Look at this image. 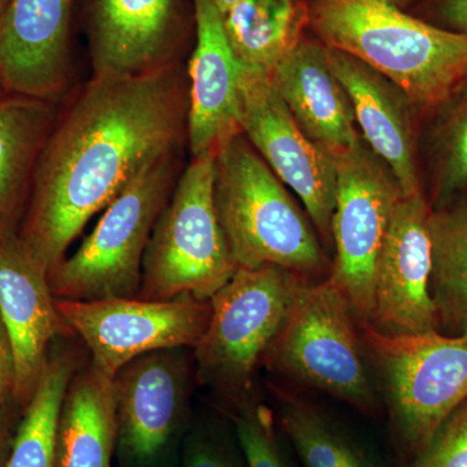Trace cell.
I'll use <instances>...</instances> for the list:
<instances>
[{
	"label": "cell",
	"instance_id": "d6a6232c",
	"mask_svg": "<svg viewBox=\"0 0 467 467\" xmlns=\"http://www.w3.org/2000/svg\"><path fill=\"white\" fill-rule=\"evenodd\" d=\"M212 2L216 5L218 11L221 12V15L225 14L227 9L232 8L234 5L241 2V0H212Z\"/></svg>",
	"mask_w": 467,
	"mask_h": 467
},
{
	"label": "cell",
	"instance_id": "7c38bea8",
	"mask_svg": "<svg viewBox=\"0 0 467 467\" xmlns=\"http://www.w3.org/2000/svg\"><path fill=\"white\" fill-rule=\"evenodd\" d=\"M241 130L276 177L299 196L330 238L337 199V159L304 133L266 70L241 63Z\"/></svg>",
	"mask_w": 467,
	"mask_h": 467
},
{
	"label": "cell",
	"instance_id": "484cf974",
	"mask_svg": "<svg viewBox=\"0 0 467 467\" xmlns=\"http://www.w3.org/2000/svg\"><path fill=\"white\" fill-rule=\"evenodd\" d=\"M432 113H441L431 133V196L435 208L467 190V81Z\"/></svg>",
	"mask_w": 467,
	"mask_h": 467
},
{
	"label": "cell",
	"instance_id": "7402d4cb",
	"mask_svg": "<svg viewBox=\"0 0 467 467\" xmlns=\"http://www.w3.org/2000/svg\"><path fill=\"white\" fill-rule=\"evenodd\" d=\"M75 337L54 343L41 379L12 438L5 467H57V436L61 408L70 380L85 364L70 344Z\"/></svg>",
	"mask_w": 467,
	"mask_h": 467
},
{
	"label": "cell",
	"instance_id": "7a4b0ae2",
	"mask_svg": "<svg viewBox=\"0 0 467 467\" xmlns=\"http://www.w3.org/2000/svg\"><path fill=\"white\" fill-rule=\"evenodd\" d=\"M308 21L324 45L367 64L420 112H434L467 81V34L389 0H312Z\"/></svg>",
	"mask_w": 467,
	"mask_h": 467
},
{
	"label": "cell",
	"instance_id": "cb8c5ba5",
	"mask_svg": "<svg viewBox=\"0 0 467 467\" xmlns=\"http://www.w3.org/2000/svg\"><path fill=\"white\" fill-rule=\"evenodd\" d=\"M223 21L238 60L270 73L301 41L308 7L303 0H241Z\"/></svg>",
	"mask_w": 467,
	"mask_h": 467
},
{
	"label": "cell",
	"instance_id": "83f0119b",
	"mask_svg": "<svg viewBox=\"0 0 467 467\" xmlns=\"http://www.w3.org/2000/svg\"><path fill=\"white\" fill-rule=\"evenodd\" d=\"M408 467H467V400L442 423L422 453Z\"/></svg>",
	"mask_w": 467,
	"mask_h": 467
},
{
	"label": "cell",
	"instance_id": "603a6c76",
	"mask_svg": "<svg viewBox=\"0 0 467 467\" xmlns=\"http://www.w3.org/2000/svg\"><path fill=\"white\" fill-rule=\"evenodd\" d=\"M430 234L439 333L467 335V190L431 208Z\"/></svg>",
	"mask_w": 467,
	"mask_h": 467
},
{
	"label": "cell",
	"instance_id": "8992f818",
	"mask_svg": "<svg viewBox=\"0 0 467 467\" xmlns=\"http://www.w3.org/2000/svg\"><path fill=\"white\" fill-rule=\"evenodd\" d=\"M178 150L159 159L104 209L75 254L48 272L55 299L137 297L150 233L178 180Z\"/></svg>",
	"mask_w": 467,
	"mask_h": 467
},
{
	"label": "cell",
	"instance_id": "9a60e30c",
	"mask_svg": "<svg viewBox=\"0 0 467 467\" xmlns=\"http://www.w3.org/2000/svg\"><path fill=\"white\" fill-rule=\"evenodd\" d=\"M73 0H11L0 21V78L7 94L57 101L70 70Z\"/></svg>",
	"mask_w": 467,
	"mask_h": 467
},
{
	"label": "cell",
	"instance_id": "836d02e7",
	"mask_svg": "<svg viewBox=\"0 0 467 467\" xmlns=\"http://www.w3.org/2000/svg\"><path fill=\"white\" fill-rule=\"evenodd\" d=\"M9 2H11V0H0V21H2L3 16H5V11H7Z\"/></svg>",
	"mask_w": 467,
	"mask_h": 467
},
{
	"label": "cell",
	"instance_id": "5b68a950",
	"mask_svg": "<svg viewBox=\"0 0 467 467\" xmlns=\"http://www.w3.org/2000/svg\"><path fill=\"white\" fill-rule=\"evenodd\" d=\"M236 270L214 205V155L192 159L150 233L137 297L209 301Z\"/></svg>",
	"mask_w": 467,
	"mask_h": 467
},
{
	"label": "cell",
	"instance_id": "ba28073f",
	"mask_svg": "<svg viewBox=\"0 0 467 467\" xmlns=\"http://www.w3.org/2000/svg\"><path fill=\"white\" fill-rule=\"evenodd\" d=\"M355 316L330 276L303 292L263 364L316 391L373 413L379 405Z\"/></svg>",
	"mask_w": 467,
	"mask_h": 467
},
{
	"label": "cell",
	"instance_id": "f546056e",
	"mask_svg": "<svg viewBox=\"0 0 467 467\" xmlns=\"http://www.w3.org/2000/svg\"><path fill=\"white\" fill-rule=\"evenodd\" d=\"M429 23L467 34V0H429Z\"/></svg>",
	"mask_w": 467,
	"mask_h": 467
},
{
	"label": "cell",
	"instance_id": "8fae6325",
	"mask_svg": "<svg viewBox=\"0 0 467 467\" xmlns=\"http://www.w3.org/2000/svg\"><path fill=\"white\" fill-rule=\"evenodd\" d=\"M190 348L155 350L113 377L121 467H167L190 417L193 358Z\"/></svg>",
	"mask_w": 467,
	"mask_h": 467
},
{
	"label": "cell",
	"instance_id": "5bb4252c",
	"mask_svg": "<svg viewBox=\"0 0 467 467\" xmlns=\"http://www.w3.org/2000/svg\"><path fill=\"white\" fill-rule=\"evenodd\" d=\"M0 315L14 349V401L23 410L54 343L75 335L58 315L47 267L27 250L17 232L0 236Z\"/></svg>",
	"mask_w": 467,
	"mask_h": 467
},
{
	"label": "cell",
	"instance_id": "4dcf8cb0",
	"mask_svg": "<svg viewBox=\"0 0 467 467\" xmlns=\"http://www.w3.org/2000/svg\"><path fill=\"white\" fill-rule=\"evenodd\" d=\"M15 358L11 339L0 315V407L15 404Z\"/></svg>",
	"mask_w": 467,
	"mask_h": 467
},
{
	"label": "cell",
	"instance_id": "1f68e13d",
	"mask_svg": "<svg viewBox=\"0 0 467 467\" xmlns=\"http://www.w3.org/2000/svg\"><path fill=\"white\" fill-rule=\"evenodd\" d=\"M16 409H20L16 404L0 407V465H2L5 450H9L12 438H14L12 429H14L15 417H16Z\"/></svg>",
	"mask_w": 467,
	"mask_h": 467
},
{
	"label": "cell",
	"instance_id": "4316f807",
	"mask_svg": "<svg viewBox=\"0 0 467 467\" xmlns=\"http://www.w3.org/2000/svg\"><path fill=\"white\" fill-rule=\"evenodd\" d=\"M234 431L247 467H294L282 448L272 411L252 396L229 405Z\"/></svg>",
	"mask_w": 467,
	"mask_h": 467
},
{
	"label": "cell",
	"instance_id": "d6986e66",
	"mask_svg": "<svg viewBox=\"0 0 467 467\" xmlns=\"http://www.w3.org/2000/svg\"><path fill=\"white\" fill-rule=\"evenodd\" d=\"M270 77L291 115L313 142L335 158L362 142L352 103L328 66L325 45L301 39Z\"/></svg>",
	"mask_w": 467,
	"mask_h": 467
},
{
	"label": "cell",
	"instance_id": "52a82bcc",
	"mask_svg": "<svg viewBox=\"0 0 467 467\" xmlns=\"http://www.w3.org/2000/svg\"><path fill=\"white\" fill-rule=\"evenodd\" d=\"M358 326L393 432L414 459L467 400V335L435 331L389 337L370 326Z\"/></svg>",
	"mask_w": 467,
	"mask_h": 467
},
{
	"label": "cell",
	"instance_id": "2e32d148",
	"mask_svg": "<svg viewBox=\"0 0 467 467\" xmlns=\"http://www.w3.org/2000/svg\"><path fill=\"white\" fill-rule=\"evenodd\" d=\"M196 46L189 63V110L186 138L192 159L216 155L241 133L239 75L223 15L212 0H193Z\"/></svg>",
	"mask_w": 467,
	"mask_h": 467
},
{
	"label": "cell",
	"instance_id": "d4e9b609",
	"mask_svg": "<svg viewBox=\"0 0 467 467\" xmlns=\"http://www.w3.org/2000/svg\"><path fill=\"white\" fill-rule=\"evenodd\" d=\"M278 426L304 467H391L308 402L279 393Z\"/></svg>",
	"mask_w": 467,
	"mask_h": 467
},
{
	"label": "cell",
	"instance_id": "277c9868",
	"mask_svg": "<svg viewBox=\"0 0 467 467\" xmlns=\"http://www.w3.org/2000/svg\"><path fill=\"white\" fill-rule=\"evenodd\" d=\"M310 284L281 266L239 267L212 297L207 330L192 348L199 383L229 405L250 398L257 368Z\"/></svg>",
	"mask_w": 467,
	"mask_h": 467
},
{
	"label": "cell",
	"instance_id": "f1b7e54d",
	"mask_svg": "<svg viewBox=\"0 0 467 467\" xmlns=\"http://www.w3.org/2000/svg\"><path fill=\"white\" fill-rule=\"evenodd\" d=\"M181 467H238L223 442L207 432L190 435Z\"/></svg>",
	"mask_w": 467,
	"mask_h": 467
},
{
	"label": "cell",
	"instance_id": "9c48e42d",
	"mask_svg": "<svg viewBox=\"0 0 467 467\" xmlns=\"http://www.w3.org/2000/svg\"><path fill=\"white\" fill-rule=\"evenodd\" d=\"M337 199L331 235V281L343 292L358 325L374 309L378 263L402 192L383 160L362 140L337 156Z\"/></svg>",
	"mask_w": 467,
	"mask_h": 467
},
{
	"label": "cell",
	"instance_id": "44dd1931",
	"mask_svg": "<svg viewBox=\"0 0 467 467\" xmlns=\"http://www.w3.org/2000/svg\"><path fill=\"white\" fill-rule=\"evenodd\" d=\"M117 447L113 378L90 361L70 380L57 436V467H112Z\"/></svg>",
	"mask_w": 467,
	"mask_h": 467
},
{
	"label": "cell",
	"instance_id": "4fadbf2b",
	"mask_svg": "<svg viewBox=\"0 0 467 467\" xmlns=\"http://www.w3.org/2000/svg\"><path fill=\"white\" fill-rule=\"evenodd\" d=\"M430 207L425 195L402 196L378 263L370 327L389 337L439 331L432 300Z\"/></svg>",
	"mask_w": 467,
	"mask_h": 467
},
{
	"label": "cell",
	"instance_id": "d590c367",
	"mask_svg": "<svg viewBox=\"0 0 467 467\" xmlns=\"http://www.w3.org/2000/svg\"><path fill=\"white\" fill-rule=\"evenodd\" d=\"M389 2H392L393 5H405V3L410 2V0H389Z\"/></svg>",
	"mask_w": 467,
	"mask_h": 467
},
{
	"label": "cell",
	"instance_id": "30bf717a",
	"mask_svg": "<svg viewBox=\"0 0 467 467\" xmlns=\"http://www.w3.org/2000/svg\"><path fill=\"white\" fill-rule=\"evenodd\" d=\"M58 315L90 353V362L110 378L133 359L171 348H195L211 319V300L192 295L171 300L138 297L55 299Z\"/></svg>",
	"mask_w": 467,
	"mask_h": 467
},
{
	"label": "cell",
	"instance_id": "e0dca14e",
	"mask_svg": "<svg viewBox=\"0 0 467 467\" xmlns=\"http://www.w3.org/2000/svg\"><path fill=\"white\" fill-rule=\"evenodd\" d=\"M180 0H88L92 76H131L175 60Z\"/></svg>",
	"mask_w": 467,
	"mask_h": 467
},
{
	"label": "cell",
	"instance_id": "e575fe53",
	"mask_svg": "<svg viewBox=\"0 0 467 467\" xmlns=\"http://www.w3.org/2000/svg\"><path fill=\"white\" fill-rule=\"evenodd\" d=\"M7 95V91H5V85H3L2 78H0V99H2L3 97H5Z\"/></svg>",
	"mask_w": 467,
	"mask_h": 467
},
{
	"label": "cell",
	"instance_id": "ffe728a7",
	"mask_svg": "<svg viewBox=\"0 0 467 467\" xmlns=\"http://www.w3.org/2000/svg\"><path fill=\"white\" fill-rule=\"evenodd\" d=\"M57 115V101L14 94L0 99V236L16 232L36 162Z\"/></svg>",
	"mask_w": 467,
	"mask_h": 467
},
{
	"label": "cell",
	"instance_id": "6da1fadb",
	"mask_svg": "<svg viewBox=\"0 0 467 467\" xmlns=\"http://www.w3.org/2000/svg\"><path fill=\"white\" fill-rule=\"evenodd\" d=\"M189 82L180 63L131 76H92L46 140L21 241L48 272L77 236L186 137Z\"/></svg>",
	"mask_w": 467,
	"mask_h": 467
},
{
	"label": "cell",
	"instance_id": "ac0fdd59",
	"mask_svg": "<svg viewBox=\"0 0 467 467\" xmlns=\"http://www.w3.org/2000/svg\"><path fill=\"white\" fill-rule=\"evenodd\" d=\"M326 55L348 94L365 143L391 171L405 198L425 195L418 169L416 107L392 82L358 58L327 46Z\"/></svg>",
	"mask_w": 467,
	"mask_h": 467
},
{
	"label": "cell",
	"instance_id": "3957f363",
	"mask_svg": "<svg viewBox=\"0 0 467 467\" xmlns=\"http://www.w3.org/2000/svg\"><path fill=\"white\" fill-rule=\"evenodd\" d=\"M214 205L238 269L275 265L310 281L331 275L309 221L242 131L214 155Z\"/></svg>",
	"mask_w": 467,
	"mask_h": 467
}]
</instances>
